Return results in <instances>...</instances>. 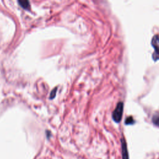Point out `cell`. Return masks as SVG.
<instances>
[{"mask_svg":"<svg viewBox=\"0 0 159 159\" xmlns=\"http://www.w3.org/2000/svg\"><path fill=\"white\" fill-rule=\"evenodd\" d=\"M123 103L120 102L117 104L116 107L112 112V119L116 122H119L121 120L123 113Z\"/></svg>","mask_w":159,"mask_h":159,"instance_id":"cell-1","label":"cell"},{"mask_svg":"<svg viewBox=\"0 0 159 159\" xmlns=\"http://www.w3.org/2000/svg\"><path fill=\"white\" fill-rule=\"evenodd\" d=\"M152 45L154 48V52L152 55L153 60H159V35H155L152 39Z\"/></svg>","mask_w":159,"mask_h":159,"instance_id":"cell-2","label":"cell"},{"mask_svg":"<svg viewBox=\"0 0 159 159\" xmlns=\"http://www.w3.org/2000/svg\"><path fill=\"white\" fill-rule=\"evenodd\" d=\"M122 143V159H129V153L127 148V144L124 139H122L121 140Z\"/></svg>","mask_w":159,"mask_h":159,"instance_id":"cell-3","label":"cell"},{"mask_svg":"<svg viewBox=\"0 0 159 159\" xmlns=\"http://www.w3.org/2000/svg\"><path fill=\"white\" fill-rule=\"evenodd\" d=\"M19 3L22 7L25 9H27L29 7V2L27 1H19Z\"/></svg>","mask_w":159,"mask_h":159,"instance_id":"cell-4","label":"cell"},{"mask_svg":"<svg viewBox=\"0 0 159 159\" xmlns=\"http://www.w3.org/2000/svg\"><path fill=\"white\" fill-rule=\"evenodd\" d=\"M152 121L155 125L159 127V114H155L153 116Z\"/></svg>","mask_w":159,"mask_h":159,"instance_id":"cell-5","label":"cell"},{"mask_svg":"<svg viewBox=\"0 0 159 159\" xmlns=\"http://www.w3.org/2000/svg\"><path fill=\"white\" fill-rule=\"evenodd\" d=\"M134 123V120L132 118V117L130 116V117H128L126 120H125V124L127 125H129V124H132Z\"/></svg>","mask_w":159,"mask_h":159,"instance_id":"cell-6","label":"cell"}]
</instances>
